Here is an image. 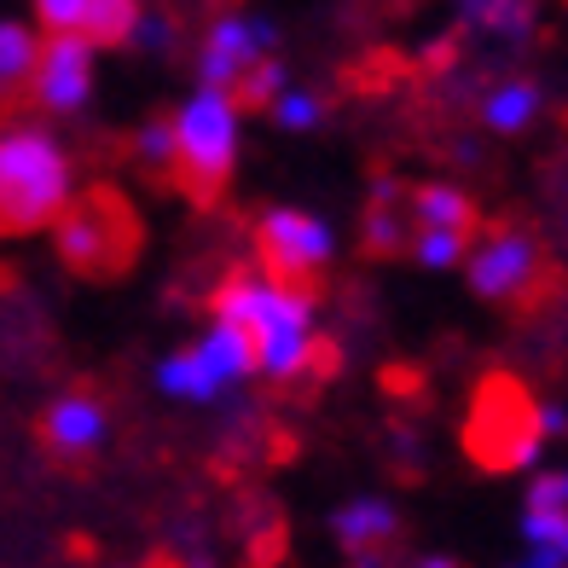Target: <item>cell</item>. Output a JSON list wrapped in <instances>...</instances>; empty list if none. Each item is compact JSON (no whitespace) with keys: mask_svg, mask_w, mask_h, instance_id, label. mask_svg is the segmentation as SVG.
<instances>
[{"mask_svg":"<svg viewBox=\"0 0 568 568\" xmlns=\"http://www.w3.org/2000/svg\"><path fill=\"white\" fill-rule=\"evenodd\" d=\"M210 320L239 331L255 354V377H267V383H307L325 359L314 291L278 284L255 267H232V273L215 278Z\"/></svg>","mask_w":568,"mask_h":568,"instance_id":"6da1fadb","label":"cell"},{"mask_svg":"<svg viewBox=\"0 0 568 568\" xmlns=\"http://www.w3.org/2000/svg\"><path fill=\"white\" fill-rule=\"evenodd\" d=\"M75 197V158L47 122H0V239L53 232Z\"/></svg>","mask_w":568,"mask_h":568,"instance_id":"7a4b0ae2","label":"cell"},{"mask_svg":"<svg viewBox=\"0 0 568 568\" xmlns=\"http://www.w3.org/2000/svg\"><path fill=\"white\" fill-rule=\"evenodd\" d=\"M169 134H174V180L192 203H215L232 174H239V145H244V111L232 93L215 88H192L180 105L169 111Z\"/></svg>","mask_w":568,"mask_h":568,"instance_id":"3957f363","label":"cell"},{"mask_svg":"<svg viewBox=\"0 0 568 568\" xmlns=\"http://www.w3.org/2000/svg\"><path fill=\"white\" fill-rule=\"evenodd\" d=\"M140 210L116 186H88L70 197V210L53 226V250L70 273L82 278H122L140 255Z\"/></svg>","mask_w":568,"mask_h":568,"instance_id":"277c9868","label":"cell"},{"mask_svg":"<svg viewBox=\"0 0 568 568\" xmlns=\"http://www.w3.org/2000/svg\"><path fill=\"white\" fill-rule=\"evenodd\" d=\"M464 453L487 470H539V395L516 377H487L470 395V418H464Z\"/></svg>","mask_w":568,"mask_h":568,"instance_id":"5b68a950","label":"cell"},{"mask_svg":"<svg viewBox=\"0 0 568 568\" xmlns=\"http://www.w3.org/2000/svg\"><path fill=\"white\" fill-rule=\"evenodd\" d=\"M250 255L255 273H267L278 284H296V291H314L337 262V226L314 210H296V203H267L250 221Z\"/></svg>","mask_w":568,"mask_h":568,"instance_id":"8992f818","label":"cell"},{"mask_svg":"<svg viewBox=\"0 0 568 568\" xmlns=\"http://www.w3.org/2000/svg\"><path fill=\"white\" fill-rule=\"evenodd\" d=\"M151 377H158V389L180 406H215V400H226L232 389H244V383L255 377V354L232 325L210 320L192 343L169 348Z\"/></svg>","mask_w":568,"mask_h":568,"instance_id":"52a82bcc","label":"cell"},{"mask_svg":"<svg viewBox=\"0 0 568 568\" xmlns=\"http://www.w3.org/2000/svg\"><path fill=\"white\" fill-rule=\"evenodd\" d=\"M464 278L481 302H528L546 278V250L528 226H481L464 255Z\"/></svg>","mask_w":568,"mask_h":568,"instance_id":"ba28073f","label":"cell"},{"mask_svg":"<svg viewBox=\"0 0 568 568\" xmlns=\"http://www.w3.org/2000/svg\"><path fill=\"white\" fill-rule=\"evenodd\" d=\"M278 59V23L267 12H215L197 36V88L239 93V82Z\"/></svg>","mask_w":568,"mask_h":568,"instance_id":"9c48e42d","label":"cell"},{"mask_svg":"<svg viewBox=\"0 0 568 568\" xmlns=\"http://www.w3.org/2000/svg\"><path fill=\"white\" fill-rule=\"evenodd\" d=\"M99 82V53L88 41H70V36H41V59L30 75V99L47 116H75L88 111Z\"/></svg>","mask_w":568,"mask_h":568,"instance_id":"30bf717a","label":"cell"},{"mask_svg":"<svg viewBox=\"0 0 568 568\" xmlns=\"http://www.w3.org/2000/svg\"><path fill=\"white\" fill-rule=\"evenodd\" d=\"M111 442V406L93 389H64L41 412V453L59 464H88L99 447Z\"/></svg>","mask_w":568,"mask_h":568,"instance_id":"8fae6325","label":"cell"},{"mask_svg":"<svg viewBox=\"0 0 568 568\" xmlns=\"http://www.w3.org/2000/svg\"><path fill=\"white\" fill-rule=\"evenodd\" d=\"M134 18H140L134 0H41V7H36V30L41 36L88 41L93 53H105V47H128Z\"/></svg>","mask_w":568,"mask_h":568,"instance_id":"7c38bea8","label":"cell"},{"mask_svg":"<svg viewBox=\"0 0 568 568\" xmlns=\"http://www.w3.org/2000/svg\"><path fill=\"white\" fill-rule=\"evenodd\" d=\"M395 534H400V510L383 494H348L331 510V539H337V551H348V557H383L395 546Z\"/></svg>","mask_w":568,"mask_h":568,"instance_id":"4fadbf2b","label":"cell"},{"mask_svg":"<svg viewBox=\"0 0 568 568\" xmlns=\"http://www.w3.org/2000/svg\"><path fill=\"white\" fill-rule=\"evenodd\" d=\"M406 221H412V232H453V239H476L481 232L476 197L453 186V180H418V186H406Z\"/></svg>","mask_w":568,"mask_h":568,"instance_id":"5bb4252c","label":"cell"},{"mask_svg":"<svg viewBox=\"0 0 568 568\" xmlns=\"http://www.w3.org/2000/svg\"><path fill=\"white\" fill-rule=\"evenodd\" d=\"M539 111H546V88H539L534 75H523V70L494 75V82L481 88V99H476L481 128H487V134H499V140L528 134V128L539 122Z\"/></svg>","mask_w":568,"mask_h":568,"instance_id":"9a60e30c","label":"cell"},{"mask_svg":"<svg viewBox=\"0 0 568 568\" xmlns=\"http://www.w3.org/2000/svg\"><path fill=\"white\" fill-rule=\"evenodd\" d=\"M359 244L372 255H400L412 244V221H406V180L383 174L372 180V197H366V215H359Z\"/></svg>","mask_w":568,"mask_h":568,"instance_id":"2e32d148","label":"cell"},{"mask_svg":"<svg viewBox=\"0 0 568 568\" xmlns=\"http://www.w3.org/2000/svg\"><path fill=\"white\" fill-rule=\"evenodd\" d=\"M41 59V30L30 18H0V105L30 93V75Z\"/></svg>","mask_w":568,"mask_h":568,"instance_id":"e0dca14e","label":"cell"},{"mask_svg":"<svg viewBox=\"0 0 568 568\" xmlns=\"http://www.w3.org/2000/svg\"><path fill=\"white\" fill-rule=\"evenodd\" d=\"M534 23H539V12L516 7V0H476V7H458L464 36H481V41H499V47H523L534 36Z\"/></svg>","mask_w":568,"mask_h":568,"instance_id":"ac0fdd59","label":"cell"},{"mask_svg":"<svg viewBox=\"0 0 568 568\" xmlns=\"http://www.w3.org/2000/svg\"><path fill=\"white\" fill-rule=\"evenodd\" d=\"M516 534H523V557L546 562V568H568V516L523 510L516 516Z\"/></svg>","mask_w":568,"mask_h":568,"instance_id":"d6986e66","label":"cell"},{"mask_svg":"<svg viewBox=\"0 0 568 568\" xmlns=\"http://www.w3.org/2000/svg\"><path fill=\"white\" fill-rule=\"evenodd\" d=\"M267 122L284 128V134H314V128H325V93L291 82V88H284L273 105H267Z\"/></svg>","mask_w":568,"mask_h":568,"instance_id":"ffe728a7","label":"cell"},{"mask_svg":"<svg viewBox=\"0 0 568 568\" xmlns=\"http://www.w3.org/2000/svg\"><path fill=\"white\" fill-rule=\"evenodd\" d=\"M134 163L151 180H174V134H169V116H151L134 128Z\"/></svg>","mask_w":568,"mask_h":568,"instance_id":"44dd1931","label":"cell"},{"mask_svg":"<svg viewBox=\"0 0 568 568\" xmlns=\"http://www.w3.org/2000/svg\"><path fill=\"white\" fill-rule=\"evenodd\" d=\"M470 244H476V239H453V232H412L406 255H412L424 273H453V267H464Z\"/></svg>","mask_w":568,"mask_h":568,"instance_id":"7402d4cb","label":"cell"},{"mask_svg":"<svg viewBox=\"0 0 568 568\" xmlns=\"http://www.w3.org/2000/svg\"><path fill=\"white\" fill-rule=\"evenodd\" d=\"M291 82H296L291 64H284V59H267V64H255V70L244 75L232 99H239V111H262V116H267V105H273V99L291 88Z\"/></svg>","mask_w":568,"mask_h":568,"instance_id":"603a6c76","label":"cell"},{"mask_svg":"<svg viewBox=\"0 0 568 568\" xmlns=\"http://www.w3.org/2000/svg\"><path fill=\"white\" fill-rule=\"evenodd\" d=\"M128 47H134V53H174V47H180V18L163 12V7H140Z\"/></svg>","mask_w":568,"mask_h":568,"instance_id":"cb8c5ba5","label":"cell"},{"mask_svg":"<svg viewBox=\"0 0 568 568\" xmlns=\"http://www.w3.org/2000/svg\"><path fill=\"white\" fill-rule=\"evenodd\" d=\"M523 510H551V516H568V464H551V470H534V476H528Z\"/></svg>","mask_w":568,"mask_h":568,"instance_id":"d4e9b609","label":"cell"},{"mask_svg":"<svg viewBox=\"0 0 568 568\" xmlns=\"http://www.w3.org/2000/svg\"><path fill=\"white\" fill-rule=\"evenodd\" d=\"M562 435H568V406L539 395V442L551 447V442H562Z\"/></svg>","mask_w":568,"mask_h":568,"instance_id":"484cf974","label":"cell"},{"mask_svg":"<svg viewBox=\"0 0 568 568\" xmlns=\"http://www.w3.org/2000/svg\"><path fill=\"white\" fill-rule=\"evenodd\" d=\"M412 568H464V562H458V557H442V551H435V557H418Z\"/></svg>","mask_w":568,"mask_h":568,"instance_id":"4316f807","label":"cell"},{"mask_svg":"<svg viewBox=\"0 0 568 568\" xmlns=\"http://www.w3.org/2000/svg\"><path fill=\"white\" fill-rule=\"evenodd\" d=\"M354 568H383V557H348Z\"/></svg>","mask_w":568,"mask_h":568,"instance_id":"83f0119b","label":"cell"},{"mask_svg":"<svg viewBox=\"0 0 568 568\" xmlns=\"http://www.w3.org/2000/svg\"><path fill=\"white\" fill-rule=\"evenodd\" d=\"M505 568H546V562H534V557H516V562H505Z\"/></svg>","mask_w":568,"mask_h":568,"instance_id":"f1b7e54d","label":"cell"}]
</instances>
